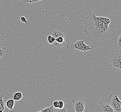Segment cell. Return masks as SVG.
Listing matches in <instances>:
<instances>
[{"label": "cell", "mask_w": 121, "mask_h": 112, "mask_svg": "<svg viewBox=\"0 0 121 112\" xmlns=\"http://www.w3.org/2000/svg\"><path fill=\"white\" fill-rule=\"evenodd\" d=\"M110 23L108 18L90 14L84 19V33L92 42L104 40L109 33Z\"/></svg>", "instance_id": "obj_1"}, {"label": "cell", "mask_w": 121, "mask_h": 112, "mask_svg": "<svg viewBox=\"0 0 121 112\" xmlns=\"http://www.w3.org/2000/svg\"><path fill=\"white\" fill-rule=\"evenodd\" d=\"M67 48L73 51L86 52L93 49V47L85 44L83 40L77 39L72 42H68L67 44Z\"/></svg>", "instance_id": "obj_2"}, {"label": "cell", "mask_w": 121, "mask_h": 112, "mask_svg": "<svg viewBox=\"0 0 121 112\" xmlns=\"http://www.w3.org/2000/svg\"><path fill=\"white\" fill-rule=\"evenodd\" d=\"M92 112H115L107 100H102L98 104L93 106L91 108Z\"/></svg>", "instance_id": "obj_3"}, {"label": "cell", "mask_w": 121, "mask_h": 112, "mask_svg": "<svg viewBox=\"0 0 121 112\" xmlns=\"http://www.w3.org/2000/svg\"><path fill=\"white\" fill-rule=\"evenodd\" d=\"M107 101L114 110V112H121V101L116 93H110Z\"/></svg>", "instance_id": "obj_4"}, {"label": "cell", "mask_w": 121, "mask_h": 112, "mask_svg": "<svg viewBox=\"0 0 121 112\" xmlns=\"http://www.w3.org/2000/svg\"><path fill=\"white\" fill-rule=\"evenodd\" d=\"M109 63L114 68L119 70L121 69V51L116 50L110 55Z\"/></svg>", "instance_id": "obj_5"}, {"label": "cell", "mask_w": 121, "mask_h": 112, "mask_svg": "<svg viewBox=\"0 0 121 112\" xmlns=\"http://www.w3.org/2000/svg\"><path fill=\"white\" fill-rule=\"evenodd\" d=\"M73 107L76 112H83L85 110L86 102L83 99L76 98L72 100Z\"/></svg>", "instance_id": "obj_6"}, {"label": "cell", "mask_w": 121, "mask_h": 112, "mask_svg": "<svg viewBox=\"0 0 121 112\" xmlns=\"http://www.w3.org/2000/svg\"><path fill=\"white\" fill-rule=\"evenodd\" d=\"M25 97L24 93L21 91H16L12 95V99L15 101H22Z\"/></svg>", "instance_id": "obj_7"}, {"label": "cell", "mask_w": 121, "mask_h": 112, "mask_svg": "<svg viewBox=\"0 0 121 112\" xmlns=\"http://www.w3.org/2000/svg\"><path fill=\"white\" fill-rule=\"evenodd\" d=\"M9 53L7 48L4 47H0V59L4 61L7 59Z\"/></svg>", "instance_id": "obj_8"}, {"label": "cell", "mask_w": 121, "mask_h": 112, "mask_svg": "<svg viewBox=\"0 0 121 112\" xmlns=\"http://www.w3.org/2000/svg\"><path fill=\"white\" fill-rule=\"evenodd\" d=\"M6 107L10 111H13L15 106V100L13 99H9L6 101L5 103Z\"/></svg>", "instance_id": "obj_9"}, {"label": "cell", "mask_w": 121, "mask_h": 112, "mask_svg": "<svg viewBox=\"0 0 121 112\" xmlns=\"http://www.w3.org/2000/svg\"><path fill=\"white\" fill-rule=\"evenodd\" d=\"M114 47L116 50L121 51V35L120 34L117 40L113 44Z\"/></svg>", "instance_id": "obj_10"}, {"label": "cell", "mask_w": 121, "mask_h": 112, "mask_svg": "<svg viewBox=\"0 0 121 112\" xmlns=\"http://www.w3.org/2000/svg\"><path fill=\"white\" fill-rule=\"evenodd\" d=\"M6 110V105L4 99V94H0V112H4Z\"/></svg>", "instance_id": "obj_11"}, {"label": "cell", "mask_w": 121, "mask_h": 112, "mask_svg": "<svg viewBox=\"0 0 121 112\" xmlns=\"http://www.w3.org/2000/svg\"><path fill=\"white\" fill-rule=\"evenodd\" d=\"M50 35L55 37L56 39L59 36H65L63 33L60 31L56 30L55 29H52L50 32Z\"/></svg>", "instance_id": "obj_12"}, {"label": "cell", "mask_w": 121, "mask_h": 112, "mask_svg": "<svg viewBox=\"0 0 121 112\" xmlns=\"http://www.w3.org/2000/svg\"><path fill=\"white\" fill-rule=\"evenodd\" d=\"M66 44H64V43H63V44L59 43L56 42V41H55L52 44H50V45L52 47H53L54 48L60 49V48H61L62 47L64 46Z\"/></svg>", "instance_id": "obj_13"}, {"label": "cell", "mask_w": 121, "mask_h": 112, "mask_svg": "<svg viewBox=\"0 0 121 112\" xmlns=\"http://www.w3.org/2000/svg\"><path fill=\"white\" fill-rule=\"evenodd\" d=\"M39 112H56V109L52 105L51 107L42 109Z\"/></svg>", "instance_id": "obj_14"}, {"label": "cell", "mask_w": 121, "mask_h": 112, "mask_svg": "<svg viewBox=\"0 0 121 112\" xmlns=\"http://www.w3.org/2000/svg\"><path fill=\"white\" fill-rule=\"evenodd\" d=\"M56 42L60 43V44H66L65 42V36H59L58 37L56 38Z\"/></svg>", "instance_id": "obj_15"}, {"label": "cell", "mask_w": 121, "mask_h": 112, "mask_svg": "<svg viewBox=\"0 0 121 112\" xmlns=\"http://www.w3.org/2000/svg\"><path fill=\"white\" fill-rule=\"evenodd\" d=\"M20 20L21 21L25 23V26H30V23H29V21L27 19V18L24 16H22L20 17Z\"/></svg>", "instance_id": "obj_16"}, {"label": "cell", "mask_w": 121, "mask_h": 112, "mask_svg": "<svg viewBox=\"0 0 121 112\" xmlns=\"http://www.w3.org/2000/svg\"><path fill=\"white\" fill-rule=\"evenodd\" d=\"M43 0H19L20 2L22 3H34L37 2H40Z\"/></svg>", "instance_id": "obj_17"}, {"label": "cell", "mask_w": 121, "mask_h": 112, "mask_svg": "<svg viewBox=\"0 0 121 112\" xmlns=\"http://www.w3.org/2000/svg\"><path fill=\"white\" fill-rule=\"evenodd\" d=\"M68 105H67L66 103H65L64 107L61 109H56V112H68Z\"/></svg>", "instance_id": "obj_18"}, {"label": "cell", "mask_w": 121, "mask_h": 112, "mask_svg": "<svg viewBox=\"0 0 121 112\" xmlns=\"http://www.w3.org/2000/svg\"><path fill=\"white\" fill-rule=\"evenodd\" d=\"M47 41L50 44H52L56 41V38L52 35H49L47 37Z\"/></svg>", "instance_id": "obj_19"}, {"label": "cell", "mask_w": 121, "mask_h": 112, "mask_svg": "<svg viewBox=\"0 0 121 112\" xmlns=\"http://www.w3.org/2000/svg\"><path fill=\"white\" fill-rule=\"evenodd\" d=\"M52 106H53L56 109H59V101L56 100V101H54L53 103H52Z\"/></svg>", "instance_id": "obj_20"}, {"label": "cell", "mask_w": 121, "mask_h": 112, "mask_svg": "<svg viewBox=\"0 0 121 112\" xmlns=\"http://www.w3.org/2000/svg\"><path fill=\"white\" fill-rule=\"evenodd\" d=\"M59 109H61L62 108H63L64 107V106L65 103L62 100H59Z\"/></svg>", "instance_id": "obj_21"}]
</instances>
